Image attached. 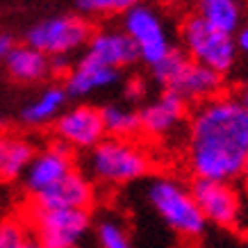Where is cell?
<instances>
[{"mask_svg":"<svg viewBox=\"0 0 248 248\" xmlns=\"http://www.w3.org/2000/svg\"><path fill=\"white\" fill-rule=\"evenodd\" d=\"M189 169L196 178L232 182L248 159L246 112L237 96H217L198 105L189 121Z\"/></svg>","mask_w":248,"mask_h":248,"instance_id":"6da1fadb","label":"cell"},{"mask_svg":"<svg viewBox=\"0 0 248 248\" xmlns=\"http://www.w3.org/2000/svg\"><path fill=\"white\" fill-rule=\"evenodd\" d=\"M151 155L132 139L105 137L89 151L87 169L91 178L105 187H123L151 173Z\"/></svg>","mask_w":248,"mask_h":248,"instance_id":"7a4b0ae2","label":"cell"},{"mask_svg":"<svg viewBox=\"0 0 248 248\" xmlns=\"http://www.w3.org/2000/svg\"><path fill=\"white\" fill-rule=\"evenodd\" d=\"M146 198L166 228H171L182 239H198L205 234L207 221L198 210L191 189L185 187L180 180L169 175L153 178L146 189Z\"/></svg>","mask_w":248,"mask_h":248,"instance_id":"3957f363","label":"cell"},{"mask_svg":"<svg viewBox=\"0 0 248 248\" xmlns=\"http://www.w3.org/2000/svg\"><path fill=\"white\" fill-rule=\"evenodd\" d=\"M180 41L182 53H187L191 62H198L203 66L226 76L237 62V46L234 37L212 28L201 16L189 14L180 23Z\"/></svg>","mask_w":248,"mask_h":248,"instance_id":"277c9868","label":"cell"},{"mask_svg":"<svg viewBox=\"0 0 248 248\" xmlns=\"http://www.w3.org/2000/svg\"><path fill=\"white\" fill-rule=\"evenodd\" d=\"M93 30L80 14H57L41 18L25 32V44L50 60H62L87 46Z\"/></svg>","mask_w":248,"mask_h":248,"instance_id":"5b68a950","label":"cell"},{"mask_svg":"<svg viewBox=\"0 0 248 248\" xmlns=\"http://www.w3.org/2000/svg\"><path fill=\"white\" fill-rule=\"evenodd\" d=\"M30 234L44 248H80L91 232L89 210H37L25 214Z\"/></svg>","mask_w":248,"mask_h":248,"instance_id":"8992f818","label":"cell"},{"mask_svg":"<svg viewBox=\"0 0 248 248\" xmlns=\"http://www.w3.org/2000/svg\"><path fill=\"white\" fill-rule=\"evenodd\" d=\"M121 30L132 39V44L139 50V60L146 62L148 66H155L175 48L171 34H169V28L164 25L159 12L151 2H139L135 7H130L123 14Z\"/></svg>","mask_w":248,"mask_h":248,"instance_id":"52a82bcc","label":"cell"},{"mask_svg":"<svg viewBox=\"0 0 248 248\" xmlns=\"http://www.w3.org/2000/svg\"><path fill=\"white\" fill-rule=\"evenodd\" d=\"M57 141L71 151H91L105 139V125L100 109L93 105L68 107L53 121Z\"/></svg>","mask_w":248,"mask_h":248,"instance_id":"ba28073f","label":"cell"},{"mask_svg":"<svg viewBox=\"0 0 248 248\" xmlns=\"http://www.w3.org/2000/svg\"><path fill=\"white\" fill-rule=\"evenodd\" d=\"M189 189L207 223H214L218 228L237 226L241 214V198L232 187V182L194 178Z\"/></svg>","mask_w":248,"mask_h":248,"instance_id":"9c48e42d","label":"cell"},{"mask_svg":"<svg viewBox=\"0 0 248 248\" xmlns=\"http://www.w3.org/2000/svg\"><path fill=\"white\" fill-rule=\"evenodd\" d=\"M76 169V159H73V151L66 148L64 143L55 141L44 146L41 151L32 155L30 164L23 173V189L28 191V196H37L46 191L48 187H53L55 182H60L64 175Z\"/></svg>","mask_w":248,"mask_h":248,"instance_id":"30bf717a","label":"cell"},{"mask_svg":"<svg viewBox=\"0 0 248 248\" xmlns=\"http://www.w3.org/2000/svg\"><path fill=\"white\" fill-rule=\"evenodd\" d=\"M93 201H96L93 182L84 173L73 169L60 182H55L53 187L32 196L30 207H37V210H91Z\"/></svg>","mask_w":248,"mask_h":248,"instance_id":"8fae6325","label":"cell"},{"mask_svg":"<svg viewBox=\"0 0 248 248\" xmlns=\"http://www.w3.org/2000/svg\"><path fill=\"white\" fill-rule=\"evenodd\" d=\"M185 119H187V100L169 89H164L157 98H153L148 105L139 109L141 132L157 139L175 132Z\"/></svg>","mask_w":248,"mask_h":248,"instance_id":"7c38bea8","label":"cell"},{"mask_svg":"<svg viewBox=\"0 0 248 248\" xmlns=\"http://www.w3.org/2000/svg\"><path fill=\"white\" fill-rule=\"evenodd\" d=\"M169 91L178 93L187 103H205L212 98L221 96L223 91V76L212 71V68L198 64V62L187 60L180 73L173 78L171 84L166 87Z\"/></svg>","mask_w":248,"mask_h":248,"instance_id":"4fadbf2b","label":"cell"},{"mask_svg":"<svg viewBox=\"0 0 248 248\" xmlns=\"http://www.w3.org/2000/svg\"><path fill=\"white\" fill-rule=\"evenodd\" d=\"M119 68L105 66L96 62L89 55H82L78 64L68 68L66 80H64V89L68 98H84L89 93H96L100 89H107L112 84L119 82Z\"/></svg>","mask_w":248,"mask_h":248,"instance_id":"5bb4252c","label":"cell"},{"mask_svg":"<svg viewBox=\"0 0 248 248\" xmlns=\"http://www.w3.org/2000/svg\"><path fill=\"white\" fill-rule=\"evenodd\" d=\"M84 55L93 57L96 62L112 68L132 66L139 60V50L132 44V39L123 30H100L93 32L84 46Z\"/></svg>","mask_w":248,"mask_h":248,"instance_id":"9a60e30c","label":"cell"},{"mask_svg":"<svg viewBox=\"0 0 248 248\" xmlns=\"http://www.w3.org/2000/svg\"><path fill=\"white\" fill-rule=\"evenodd\" d=\"M5 73L9 80L18 84H39L46 82L53 73V60L30 48L28 44L14 46L12 53L5 57Z\"/></svg>","mask_w":248,"mask_h":248,"instance_id":"2e32d148","label":"cell"},{"mask_svg":"<svg viewBox=\"0 0 248 248\" xmlns=\"http://www.w3.org/2000/svg\"><path fill=\"white\" fill-rule=\"evenodd\" d=\"M66 89L64 84H48L32 98L30 103L21 107V123L30 128H41L53 123L64 109H66Z\"/></svg>","mask_w":248,"mask_h":248,"instance_id":"e0dca14e","label":"cell"},{"mask_svg":"<svg viewBox=\"0 0 248 248\" xmlns=\"http://www.w3.org/2000/svg\"><path fill=\"white\" fill-rule=\"evenodd\" d=\"M34 153L37 148L30 139L0 132V182L21 180Z\"/></svg>","mask_w":248,"mask_h":248,"instance_id":"ac0fdd59","label":"cell"},{"mask_svg":"<svg viewBox=\"0 0 248 248\" xmlns=\"http://www.w3.org/2000/svg\"><path fill=\"white\" fill-rule=\"evenodd\" d=\"M191 5L196 16L232 37L244 23V0H191Z\"/></svg>","mask_w":248,"mask_h":248,"instance_id":"d6986e66","label":"cell"},{"mask_svg":"<svg viewBox=\"0 0 248 248\" xmlns=\"http://www.w3.org/2000/svg\"><path fill=\"white\" fill-rule=\"evenodd\" d=\"M105 135L116 137V139H132L141 132V121H139V109L123 103H109L100 107Z\"/></svg>","mask_w":248,"mask_h":248,"instance_id":"ffe728a7","label":"cell"},{"mask_svg":"<svg viewBox=\"0 0 248 248\" xmlns=\"http://www.w3.org/2000/svg\"><path fill=\"white\" fill-rule=\"evenodd\" d=\"M96 244L98 248H135L125 226L114 217H105L96 223Z\"/></svg>","mask_w":248,"mask_h":248,"instance_id":"44dd1931","label":"cell"},{"mask_svg":"<svg viewBox=\"0 0 248 248\" xmlns=\"http://www.w3.org/2000/svg\"><path fill=\"white\" fill-rule=\"evenodd\" d=\"M189 57L185 53H182L180 48H173L171 53L166 55L164 60H159L155 66H151V71H153V80L162 87V89H166L169 84H171V80L178 73H180V68L185 66V62H187Z\"/></svg>","mask_w":248,"mask_h":248,"instance_id":"7402d4cb","label":"cell"},{"mask_svg":"<svg viewBox=\"0 0 248 248\" xmlns=\"http://www.w3.org/2000/svg\"><path fill=\"white\" fill-rule=\"evenodd\" d=\"M139 2L141 0H78V9L87 16H123Z\"/></svg>","mask_w":248,"mask_h":248,"instance_id":"603a6c76","label":"cell"},{"mask_svg":"<svg viewBox=\"0 0 248 248\" xmlns=\"http://www.w3.org/2000/svg\"><path fill=\"white\" fill-rule=\"evenodd\" d=\"M30 237L28 221L18 217H9L0 221V248H14Z\"/></svg>","mask_w":248,"mask_h":248,"instance_id":"cb8c5ba5","label":"cell"},{"mask_svg":"<svg viewBox=\"0 0 248 248\" xmlns=\"http://www.w3.org/2000/svg\"><path fill=\"white\" fill-rule=\"evenodd\" d=\"M234 46H237V53L248 57V21L241 23L239 30L234 32Z\"/></svg>","mask_w":248,"mask_h":248,"instance_id":"d4e9b609","label":"cell"},{"mask_svg":"<svg viewBox=\"0 0 248 248\" xmlns=\"http://www.w3.org/2000/svg\"><path fill=\"white\" fill-rule=\"evenodd\" d=\"M16 46L14 37L12 34H7V32H0V62H5V57H7L9 53H12V48Z\"/></svg>","mask_w":248,"mask_h":248,"instance_id":"484cf974","label":"cell"},{"mask_svg":"<svg viewBox=\"0 0 248 248\" xmlns=\"http://www.w3.org/2000/svg\"><path fill=\"white\" fill-rule=\"evenodd\" d=\"M128 100H135V98H141L143 96V82L141 80H132V82H128Z\"/></svg>","mask_w":248,"mask_h":248,"instance_id":"4316f807","label":"cell"},{"mask_svg":"<svg viewBox=\"0 0 248 248\" xmlns=\"http://www.w3.org/2000/svg\"><path fill=\"white\" fill-rule=\"evenodd\" d=\"M14 248H44V246H41V244H39V241L30 234V237H28L25 241H23V244H18V246H14Z\"/></svg>","mask_w":248,"mask_h":248,"instance_id":"83f0119b","label":"cell"},{"mask_svg":"<svg viewBox=\"0 0 248 248\" xmlns=\"http://www.w3.org/2000/svg\"><path fill=\"white\" fill-rule=\"evenodd\" d=\"M239 103H241V107H244V112H246V123H248V87H246L244 91H241Z\"/></svg>","mask_w":248,"mask_h":248,"instance_id":"f1b7e54d","label":"cell"},{"mask_svg":"<svg viewBox=\"0 0 248 248\" xmlns=\"http://www.w3.org/2000/svg\"><path fill=\"white\" fill-rule=\"evenodd\" d=\"M148 2H151L153 7H155V5H159V7H171V5H178L180 0H148Z\"/></svg>","mask_w":248,"mask_h":248,"instance_id":"f546056e","label":"cell"},{"mask_svg":"<svg viewBox=\"0 0 248 248\" xmlns=\"http://www.w3.org/2000/svg\"><path fill=\"white\" fill-rule=\"evenodd\" d=\"M241 180H244V185L248 189V159H246V164H244V171H241Z\"/></svg>","mask_w":248,"mask_h":248,"instance_id":"4dcf8cb0","label":"cell"},{"mask_svg":"<svg viewBox=\"0 0 248 248\" xmlns=\"http://www.w3.org/2000/svg\"><path fill=\"white\" fill-rule=\"evenodd\" d=\"M2 123H5V119H2V116H0V125H2Z\"/></svg>","mask_w":248,"mask_h":248,"instance_id":"1f68e13d","label":"cell"}]
</instances>
